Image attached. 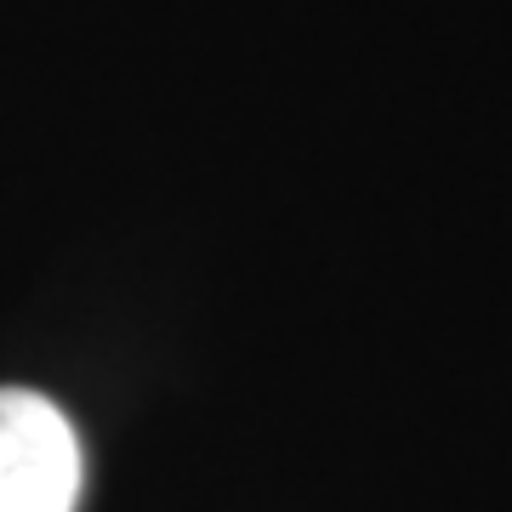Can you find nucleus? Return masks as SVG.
<instances>
[{"label": "nucleus", "mask_w": 512, "mask_h": 512, "mask_svg": "<svg viewBox=\"0 0 512 512\" xmlns=\"http://www.w3.org/2000/svg\"><path fill=\"white\" fill-rule=\"evenodd\" d=\"M80 439L29 387H0V512H74Z\"/></svg>", "instance_id": "f257e3e1"}]
</instances>
